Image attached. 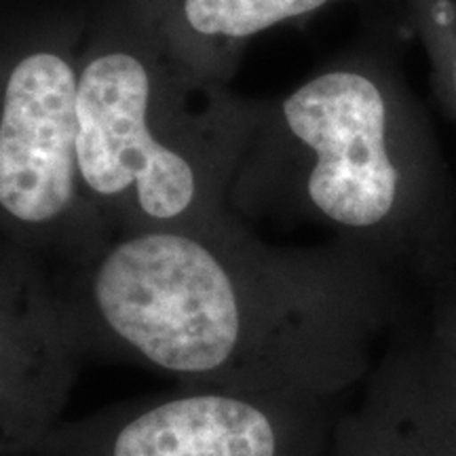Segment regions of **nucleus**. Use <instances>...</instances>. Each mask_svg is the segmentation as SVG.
<instances>
[{
    "label": "nucleus",
    "mask_w": 456,
    "mask_h": 456,
    "mask_svg": "<svg viewBox=\"0 0 456 456\" xmlns=\"http://www.w3.org/2000/svg\"><path fill=\"white\" fill-rule=\"evenodd\" d=\"M262 108L188 70L151 0H98L77 89L83 195L112 235L226 220Z\"/></svg>",
    "instance_id": "obj_3"
},
{
    "label": "nucleus",
    "mask_w": 456,
    "mask_h": 456,
    "mask_svg": "<svg viewBox=\"0 0 456 456\" xmlns=\"http://www.w3.org/2000/svg\"><path fill=\"white\" fill-rule=\"evenodd\" d=\"M349 47L265 100L228 208L249 222L313 224L427 292L456 273V186L397 47L368 7Z\"/></svg>",
    "instance_id": "obj_2"
},
{
    "label": "nucleus",
    "mask_w": 456,
    "mask_h": 456,
    "mask_svg": "<svg viewBox=\"0 0 456 456\" xmlns=\"http://www.w3.org/2000/svg\"><path fill=\"white\" fill-rule=\"evenodd\" d=\"M81 359L51 265L0 237V456H30L60 427Z\"/></svg>",
    "instance_id": "obj_6"
},
{
    "label": "nucleus",
    "mask_w": 456,
    "mask_h": 456,
    "mask_svg": "<svg viewBox=\"0 0 456 456\" xmlns=\"http://www.w3.org/2000/svg\"><path fill=\"white\" fill-rule=\"evenodd\" d=\"M363 383L336 420L332 456H456V383L427 336L393 345Z\"/></svg>",
    "instance_id": "obj_7"
},
{
    "label": "nucleus",
    "mask_w": 456,
    "mask_h": 456,
    "mask_svg": "<svg viewBox=\"0 0 456 456\" xmlns=\"http://www.w3.org/2000/svg\"><path fill=\"white\" fill-rule=\"evenodd\" d=\"M349 3L376 0H151L174 53L209 85H231L252 38Z\"/></svg>",
    "instance_id": "obj_8"
},
{
    "label": "nucleus",
    "mask_w": 456,
    "mask_h": 456,
    "mask_svg": "<svg viewBox=\"0 0 456 456\" xmlns=\"http://www.w3.org/2000/svg\"><path fill=\"white\" fill-rule=\"evenodd\" d=\"M431 326L427 340L456 383V273L429 289Z\"/></svg>",
    "instance_id": "obj_10"
},
{
    "label": "nucleus",
    "mask_w": 456,
    "mask_h": 456,
    "mask_svg": "<svg viewBox=\"0 0 456 456\" xmlns=\"http://www.w3.org/2000/svg\"><path fill=\"white\" fill-rule=\"evenodd\" d=\"M51 271L83 357L332 403L374 368L403 288L355 245H277L235 214L118 232Z\"/></svg>",
    "instance_id": "obj_1"
},
{
    "label": "nucleus",
    "mask_w": 456,
    "mask_h": 456,
    "mask_svg": "<svg viewBox=\"0 0 456 456\" xmlns=\"http://www.w3.org/2000/svg\"><path fill=\"white\" fill-rule=\"evenodd\" d=\"M98 0H0V237L51 266L112 232L81 191L77 89Z\"/></svg>",
    "instance_id": "obj_4"
},
{
    "label": "nucleus",
    "mask_w": 456,
    "mask_h": 456,
    "mask_svg": "<svg viewBox=\"0 0 456 456\" xmlns=\"http://www.w3.org/2000/svg\"><path fill=\"white\" fill-rule=\"evenodd\" d=\"M397 21L423 45L431 85L456 121V0H385Z\"/></svg>",
    "instance_id": "obj_9"
},
{
    "label": "nucleus",
    "mask_w": 456,
    "mask_h": 456,
    "mask_svg": "<svg viewBox=\"0 0 456 456\" xmlns=\"http://www.w3.org/2000/svg\"><path fill=\"white\" fill-rule=\"evenodd\" d=\"M334 403L186 387L61 420L30 456H326Z\"/></svg>",
    "instance_id": "obj_5"
}]
</instances>
